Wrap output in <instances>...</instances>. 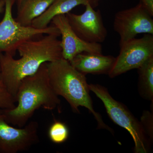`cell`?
<instances>
[{"instance_id":"obj_17","label":"cell","mask_w":153,"mask_h":153,"mask_svg":"<svg viewBox=\"0 0 153 153\" xmlns=\"http://www.w3.org/2000/svg\"><path fill=\"white\" fill-rule=\"evenodd\" d=\"M145 133L152 143L153 141V114L148 111H144L140 121Z\"/></svg>"},{"instance_id":"obj_8","label":"cell","mask_w":153,"mask_h":153,"mask_svg":"<svg viewBox=\"0 0 153 153\" xmlns=\"http://www.w3.org/2000/svg\"><path fill=\"white\" fill-rule=\"evenodd\" d=\"M142 5L117 12L114 20V30L120 38V46L135 38L138 34L153 35V19Z\"/></svg>"},{"instance_id":"obj_9","label":"cell","mask_w":153,"mask_h":153,"mask_svg":"<svg viewBox=\"0 0 153 153\" xmlns=\"http://www.w3.org/2000/svg\"><path fill=\"white\" fill-rule=\"evenodd\" d=\"M85 6V12L80 15L68 13L66 14L68 23L76 35L89 43L104 42L107 31L102 21L101 12L96 11L90 4Z\"/></svg>"},{"instance_id":"obj_12","label":"cell","mask_w":153,"mask_h":153,"mask_svg":"<svg viewBox=\"0 0 153 153\" xmlns=\"http://www.w3.org/2000/svg\"><path fill=\"white\" fill-rule=\"evenodd\" d=\"M98 2L99 0H55L44 13L33 21L31 26L37 29H44L56 16L66 15L80 5L85 6L89 4L94 8Z\"/></svg>"},{"instance_id":"obj_5","label":"cell","mask_w":153,"mask_h":153,"mask_svg":"<svg viewBox=\"0 0 153 153\" xmlns=\"http://www.w3.org/2000/svg\"><path fill=\"white\" fill-rule=\"evenodd\" d=\"M4 1V15L0 22V54L7 53L14 57L18 47L25 41L47 34L60 36L59 30L53 25L44 29L22 26L16 21L12 13L13 6L16 0Z\"/></svg>"},{"instance_id":"obj_13","label":"cell","mask_w":153,"mask_h":153,"mask_svg":"<svg viewBox=\"0 0 153 153\" xmlns=\"http://www.w3.org/2000/svg\"><path fill=\"white\" fill-rule=\"evenodd\" d=\"M55 0H22L18 6L15 20L23 26H31L32 22L41 16Z\"/></svg>"},{"instance_id":"obj_20","label":"cell","mask_w":153,"mask_h":153,"mask_svg":"<svg viewBox=\"0 0 153 153\" xmlns=\"http://www.w3.org/2000/svg\"><path fill=\"white\" fill-rule=\"evenodd\" d=\"M22 1V0H16V1H17V6L19 5L20 4Z\"/></svg>"},{"instance_id":"obj_14","label":"cell","mask_w":153,"mask_h":153,"mask_svg":"<svg viewBox=\"0 0 153 153\" xmlns=\"http://www.w3.org/2000/svg\"><path fill=\"white\" fill-rule=\"evenodd\" d=\"M138 70V91L142 97L153 102V56Z\"/></svg>"},{"instance_id":"obj_2","label":"cell","mask_w":153,"mask_h":153,"mask_svg":"<svg viewBox=\"0 0 153 153\" xmlns=\"http://www.w3.org/2000/svg\"><path fill=\"white\" fill-rule=\"evenodd\" d=\"M16 106L3 109L6 121L12 125L24 127L37 110L52 111L60 104L49 82L47 63H43L35 74L22 79L16 95Z\"/></svg>"},{"instance_id":"obj_1","label":"cell","mask_w":153,"mask_h":153,"mask_svg":"<svg viewBox=\"0 0 153 153\" xmlns=\"http://www.w3.org/2000/svg\"><path fill=\"white\" fill-rule=\"evenodd\" d=\"M59 36L47 34L30 39L17 49L20 57L14 59L10 54H0V68L4 83L16 101V95L22 79L35 74L43 63L62 58Z\"/></svg>"},{"instance_id":"obj_3","label":"cell","mask_w":153,"mask_h":153,"mask_svg":"<svg viewBox=\"0 0 153 153\" xmlns=\"http://www.w3.org/2000/svg\"><path fill=\"white\" fill-rule=\"evenodd\" d=\"M47 68L49 82L53 90L58 96L65 98L73 111L79 113V107H84L94 117L98 128L107 130L113 134V130L105 123L101 115L94 108L89 94V84L85 75L63 58L48 62Z\"/></svg>"},{"instance_id":"obj_16","label":"cell","mask_w":153,"mask_h":153,"mask_svg":"<svg viewBox=\"0 0 153 153\" xmlns=\"http://www.w3.org/2000/svg\"><path fill=\"white\" fill-rule=\"evenodd\" d=\"M15 99L9 92L4 83L0 68V108L11 109L16 106Z\"/></svg>"},{"instance_id":"obj_7","label":"cell","mask_w":153,"mask_h":153,"mask_svg":"<svg viewBox=\"0 0 153 153\" xmlns=\"http://www.w3.org/2000/svg\"><path fill=\"white\" fill-rule=\"evenodd\" d=\"M39 124L31 121L22 128H16L5 118L0 108V153H17L28 151L39 142Z\"/></svg>"},{"instance_id":"obj_6","label":"cell","mask_w":153,"mask_h":153,"mask_svg":"<svg viewBox=\"0 0 153 153\" xmlns=\"http://www.w3.org/2000/svg\"><path fill=\"white\" fill-rule=\"evenodd\" d=\"M120 51L108 73L111 78L138 69L153 56V35L146 34L134 38L120 46Z\"/></svg>"},{"instance_id":"obj_19","label":"cell","mask_w":153,"mask_h":153,"mask_svg":"<svg viewBox=\"0 0 153 153\" xmlns=\"http://www.w3.org/2000/svg\"><path fill=\"white\" fill-rule=\"evenodd\" d=\"M4 8H5V1L4 0H0V14L2 13L4 10Z\"/></svg>"},{"instance_id":"obj_15","label":"cell","mask_w":153,"mask_h":153,"mask_svg":"<svg viewBox=\"0 0 153 153\" xmlns=\"http://www.w3.org/2000/svg\"><path fill=\"white\" fill-rule=\"evenodd\" d=\"M48 134L49 139L52 142L61 144L68 139L69 131L66 124L60 121L55 120L50 126Z\"/></svg>"},{"instance_id":"obj_18","label":"cell","mask_w":153,"mask_h":153,"mask_svg":"<svg viewBox=\"0 0 153 153\" xmlns=\"http://www.w3.org/2000/svg\"><path fill=\"white\" fill-rule=\"evenodd\" d=\"M140 3L142 5L145 10L152 16H153V0H140Z\"/></svg>"},{"instance_id":"obj_4","label":"cell","mask_w":153,"mask_h":153,"mask_svg":"<svg viewBox=\"0 0 153 153\" xmlns=\"http://www.w3.org/2000/svg\"><path fill=\"white\" fill-rule=\"evenodd\" d=\"M89 88L103 102L111 119L130 134L134 143V153H149L152 143L145 133L140 121L124 105L113 98L106 88L98 84H89Z\"/></svg>"},{"instance_id":"obj_11","label":"cell","mask_w":153,"mask_h":153,"mask_svg":"<svg viewBox=\"0 0 153 153\" xmlns=\"http://www.w3.org/2000/svg\"><path fill=\"white\" fill-rule=\"evenodd\" d=\"M115 57L102 53L82 52L75 56L70 63L82 74H108Z\"/></svg>"},{"instance_id":"obj_10","label":"cell","mask_w":153,"mask_h":153,"mask_svg":"<svg viewBox=\"0 0 153 153\" xmlns=\"http://www.w3.org/2000/svg\"><path fill=\"white\" fill-rule=\"evenodd\" d=\"M51 22L58 29L62 36L61 47L63 59L70 62L75 56L82 52L102 53L100 44L87 43L76 35L69 25L66 15L56 16Z\"/></svg>"}]
</instances>
